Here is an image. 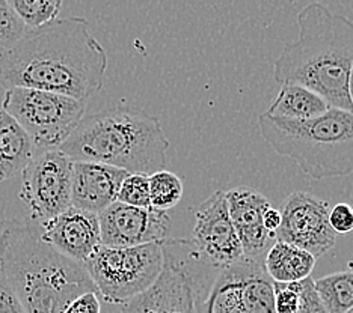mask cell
I'll return each mask as SVG.
<instances>
[{"label":"cell","mask_w":353,"mask_h":313,"mask_svg":"<svg viewBox=\"0 0 353 313\" xmlns=\"http://www.w3.org/2000/svg\"><path fill=\"white\" fill-rule=\"evenodd\" d=\"M190 241L216 267L225 268L243 259L242 246L230 217L225 191L216 190L199 204Z\"/></svg>","instance_id":"12"},{"label":"cell","mask_w":353,"mask_h":313,"mask_svg":"<svg viewBox=\"0 0 353 313\" xmlns=\"http://www.w3.org/2000/svg\"><path fill=\"white\" fill-rule=\"evenodd\" d=\"M298 26V39L285 44L275 61V82L301 85L322 96L329 107L353 114L349 98L353 21L314 2L299 12Z\"/></svg>","instance_id":"2"},{"label":"cell","mask_w":353,"mask_h":313,"mask_svg":"<svg viewBox=\"0 0 353 313\" xmlns=\"http://www.w3.org/2000/svg\"><path fill=\"white\" fill-rule=\"evenodd\" d=\"M230 217L242 246L243 258L263 262L276 235L264 228L263 217L272 204L259 190L239 186L225 191Z\"/></svg>","instance_id":"14"},{"label":"cell","mask_w":353,"mask_h":313,"mask_svg":"<svg viewBox=\"0 0 353 313\" xmlns=\"http://www.w3.org/2000/svg\"><path fill=\"white\" fill-rule=\"evenodd\" d=\"M162 252L157 280L123 304L121 313H199L222 268L207 261L190 239H163Z\"/></svg>","instance_id":"6"},{"label":"cell","mask_w":353,"mask_h":313,"mask_svg":"<svg viewBox=\"0 0 353 313\" xmlns=\"http://www.w3.org/2000/svg\"><path fill=\"white\" fill-rule=\"evenodd\" d=\"M349 98H350V104L353 109V67L350 71V77H349Z\"/></svg>","instance_id":"30"},{"label":"cell","mask_w":353,"mask_h":313,"mask_svg":"<svg viewBox=\"0 0 353 313\" xmlns=\"http://www.w3.org/2000/svg\"><path fill=\"white\" fill-rule=\"evenodd\" d=\"M162 265V241H157L138 247L100 246L83 267L104 301L125 304L151 288Z\"/></svg>","instance_id":"7"},{"label":"cell","mask_w":353,"mask_h":313,"mask_svg":"<svg viewBox=\"0 0 353 313\" xmlns=\"http://www.w3.org/2000/svg\"><path fill=\"white\" fill-rule=\"evenodd\" d=\"M184 184L179 175L170 171H159L150 175V204L159 211H170L180 202Z\"/></svg>","instance_id":"22"},{"label":"cell","mask_w":353,"mask_h":313,"mask_svg":"<svg viewBox=\"0 0 353 313\" xmlns=\"http://www.w3.org/2000/svg\"><path fill=\"white\" fill-rule=\"evenodd\" d=\"M0 271L26 313H63L76 296L99 292L82 263L15 219L0 220Z\"/></svg>","instance_id":"3"},{"label":"cell","mask_w":353,"mask_h":313,"mask_svg":"<svg viewBox=\"0 0 353 313\" xmlns=\"http://www.w3.org/2000/svg\"><path fill=\"white\" fill-rule=\"evenodd\" d=\"M101 246L138 247L166 239L171 215L154 208H138L114 202L99 214Z\"/></svg>","instance_id":"13"},{"label":"cell","mask_w":353,"mask_h":313,"mask_svg":"<svg viewBox=\"0 0 353 313\" xmlns=\"http://www.w3.org/2000/svg\"><path fill=\"white\" fill-rule=\"evenodd\" d=\"M276 241L311 253L316 259L334 248L336 234L329 224V202L307 191H294L281 208Z\"/></svg>","instance_id":"11"},{"label":"cell","mask_w":353,"mask_h":313,"mask_svg":"<svg viewBox=\"0 0 353 313\" xmlns=\"http://www.w3.org/2000/svg\"><path fill=\"white\" fill-rule=\"evenodd\" d=\"M327 313H346L353 307V271L332 272L314 280Z\"/></svg>","instance_id":"21"},{"label":"cell","mask_w":353,"mask_h":313,"mask_svg":"<svg viewBox=\"0 0 353 313\" xmlns=\"http://www.w3.org/2000/svg\"><path fill=\"white\" fill-rule=\"evenodd\" d=\"M346 313H353V307H352L349 312H346Z\"/></svg>","instance_id":"31"},{"label":"cell","mask_w":353,"mask_h":313,"mask_svg":"<svg viewBox=\"0 0 353 313\" xmlns=\"http://www.w3.org/2000/svg\"><path fill=\"white\" fill-rule=\"evenodd\" d=\"M117 202L138 208H151L150 176L142 173H128L121 187H119Z\"/></svg>","instance_id":"25"},{"label":"cell","mask_w":353,"mask_h":313,"mask_svg":"<svg viewBox=\"0 0 353 313\" xmlns=\"http://www.w3.org/2000/svg\"><path fill=\"white\" fill-rule=\"evenodd\" d=\"M0 116H2V109H0Z\"/></svg>","instance_id":"32"},{"label":"cell","mask_w":353,"mask_h":313,"mask_svg":"<svg viewBox=\"0 0 353 313\" xmlns=\"http://www.w3.org/2000/svg\"><path fill=\"white\" fill-rule=\"evenodd\" d=\"M29 29L11 8L8 0H0V58L20 43Z\"/></svg>","instance_id":"24"},{"label":"cell","mask_w":353,"mask_h":313,"mask_svg":"<svg viewBox=\"0 0 353 313\" xmlns=\"http://www.w3.org/2000/svg\"><path fill=\"white\" fill-rule=\"evenodd\" d=\"M10 5L29 30L54 21L61 12V0H10Z\"/></svg>","instance_id":"23"},{"label":"cell","mask_w":353,"mask_h":313,"mask_svg":"<svg viewBox=\"0 0 353 313\" xmlns=\"http://www.w3.org/2000/svg\"><path fill=\"white\" fill-rule=\"evenodd\" d=\"M108 53L88 21L56 19L28 30L11 52L0 58V86L28 87L85 102L103 89Z\"/></svg>","instance_id":"1"},{"label":"cell","mask_w":353,"mask_h":313,"mask_svg":"<svg viewBox=\"0 0 353 313\" xmlns=\"http://www.w3.org/2000/svg\"><path fill=\"white\" fill-rule=\"evenodd\" d=\"M317 259L311 253L283 241H275L264 258V270L275 283H293L311 277Z\"/></svg>","instance_id":"17"},{"label":"cell","mask_w":353,"mask_h":313,"mask_svg":"<svg viewBox=\"0 0 353 313\" xmlns=\"http://www.w3.org/2000/svg\"><path fill=\"white\" fill-rule=\"evenodd\" d=\"M128 172L100 163L74 162L71 180V206L100 214L117 202V196Z\"/></svg>","instance_id":"16"},{"label":"cell","mask_w":353,"mask_h":313,"mask_svg":"<svg viewBox=\"0 0 353 313\" xmlns=\"http://www.w3.org/2000/svg\"><path fill=\"white\" fill-rule=\"evenodd\" d=\"M199 313H275L274 282L264 263L243 258L222 268Z\"/></svg>","instance_id":"9"},{"label":"cell","mask_w":353,"mask_h":313,"mask_svg":"<svg viewBox=\"0 0 353 313\" xmlns=\"http://www.w3.org/2000/svg\"><path fill=\"white\" fill-rule=\"evenodd\" d=\"M274 300L275 313H327L312 277L293 283L274 282Z\"/></svg>","instance_id":"20"},{"label":"cell","mask_w":353,"mask_h":313,"mask_svg":"<svg viewBox=\"0 0 353 313\" xmlns=\"http://www.w3.org/2000/svg\"><path fill=\"white\" fill-rule=\"evenodd\" d=\"M0 313H26L0 271Z\"/></svg>","instance_id":"28"},{"label":"cell","mask_w":353,"mask_h":313,"mask_svg":"<svg viewBox=\"0 0 353 313\" xmlns=\"http://www.w3.org/2000/svg\"><path fill=\"white\" fill-rule=\"evenodd\" d=\"M63 313H101V301L99 292H85L76 296Z\"/></svg>","instance_id":"27"},{"label":"cell","mask_w":353,"mask_h":313,"mask_svg":"<svg viewBox=\"0 0 353 313\" xmlns=\"http://www.w3.org/2000/svg\"><path fill=\"white\" fill-rule=\"evenodd\" d=\"M34 143L28 133L2 110L0 116V182L21 173L34 157Z\"/></svg>","instance_id":"18"},{"label":"cell","mask_w":353,"mask_h":313,"mask_svg":"<svg viewBox=\"0 0 353 313\" xmlns=\"http://www.w3.org/2000/svg\"><path fill=\"white\" fill-rule=\"evenodd\" d=\"M259 128L278 155L288 157L311 180L353 173V114L329 109L308 120L260 115Z\"/></svg>","instance_id":"5"},{"label":"cell","mask_w":353,"mask_h":313,"mask_svg":"<svg viewBox=\"0 0 353 313\" xmlns=\"http://www.w3.org/2000/svg\"><path fill=\"white\" fill-rule=\"evenodd\" d=\"M331 109L322 96L301 85H283L264 114L288 120H308L326 114Z\"/></svg>","instance_id":"19"},{"label":"cell","mask_w":353,"mask_h":313,"mask_svg":"<svg viewBox=\"0 0 353 313\" xmlns=\"http://www.w3.org/2000/svg\"><path fill=\"white\" fill-rule=\"evenodd\" d=\"M41 239L56 252L77 263H85L101 246L99 215L70 206L41 224Z\"/></svg>","instance_id":"15"},{"label":"cell","mask_w":353,"mask_h":313,"mask_svg":"<svg viewBox=\"0 0 353 313\" xmlns=\"http://www.w3.org/2000/svg\"><path fill=\"white\" fill-rule=\"evenodd\" d=\"M263 223H264V228H266L270 234L276 235V230L281 226V213L276 210V208L270 206L269 210L264 213Z\"/></svg>","instance_id":"29"},{"label":"cell","mask_w":353,"mask_h":313,"mask_svg":"<svg viewBox=\"0 0 353 313\" xmlns=\"http://www.w3.org/2000/svg\"><path fill=\"white\" fill-rule=\"evenodd\" d=\"M85 102L65 95L11 87L5 91L2 110L28 133L39 151L59 149L85 116Z\"/></svg>","instance_id":"8"},{"label":"cell","mask_w":353,"mask_h":313,"mask_svg":"<svg viewBox=\"0 0 353 313\" xmlns=\"http://www.w3.org/2000/svg\"><path fill=\"white\" fill-rule=\"evenodd\" d=\"M170 140L160 120L130 107L104 109L83 116L59 151L73 162H90L152 175L165 171Z\"/></svg>","instance_id":"4"},{"label":"cell","mask_w":353,"mask_h":313,"mask_svg":"<svg viewBox=\"0 0 353 313\" xmlns=\"http://www.w3.org/2000/svg\"><path fill=\"white\" fill-rule=\"evenodd\" d=\"M74 162L59 149L39 151L21 172L20 199L30 215L46 223L71 206Z\"/></svg>","instance_id":"10"},{"label":"cell","mask_w":353,"mask_h":313,"mask_svg":"<svg viewBox=\"0 0 353 313\" xmlns=\"http://www.w3.org/2000/svg\"><path fill=\"white\" fill-rule=\"evenodd\" d=\"M329 224L336 235L353 230V208L349 204H336L329 210Z\"/></svg>","instance_id":"26"}]
</instances>
